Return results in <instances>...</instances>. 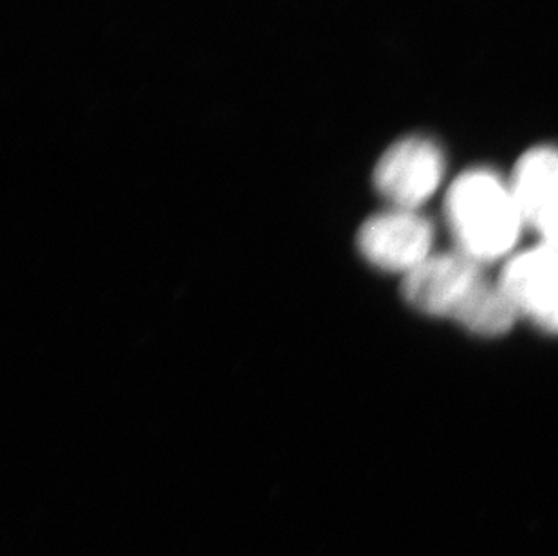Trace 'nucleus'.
Here are the masks:
<instances>
[{
	"label": "nucleus",
	"mask_w": 558,
	"mask_h": 556,
	"mask_svg": "<svg viewBox=\"0 0 558 556\" xmlns=\"http://www.w3.org/2000/svg\"><path fill=\"white\" fill-rule=\"evenodd\" d=\"M403 297L425 315L452 318L481 336L505 335L519 316L500 282L461 252L433 255L405 275Z\"/></svg>",
	"instance_id": "1"
},
{
	"label": "nucleus",
	"mask_w": 558,
	"mask_h": 556,
	"mask_svg": "<svg viewBox=\"0 0 558 556\" xmlns=\"http://www.w3.org/2000/svg\"><path fill=\"white\" fill-rule=\"evenodd\" d=\"M447 221L459 252L480 264L506 257L524 226L511 184L481 168L453 181L447 195Z\"/></svg>",
	"instance_id": "2"
},
{
	"label": "nucleus",
	"mask_w": 558,
	"mask_h": 556,
	"mask_svg": "<svg viewBox=\"0 0 558 556\" xmlns=\"http://www.w3.org/2000/svg\"><path fill=\"white\" fill-rule=\"evenodd\" d=\"M445 158L427 137L395 143L374 168V186L390 205L414 210L427 203L441 183Z\"/></svg>",
	"instance_id": "3"
},
{
	"label": "nucleus",
	"mask_w": 558,
	"mask_h": 556,
	"mask_svg": "<svg viewBox=\"0 0 558 556\" xmlns=\"http://www.w3.org/2000/svg\"><path fill=\"white\" fill-rule=\"evenodd\" d=\"M434 230L414 210L384 211L362 225L356 244L374 268L409 275L433 257Z\"/></svg>",
	"instance_id": "4"
},
{
	"label": "nucleus",
	"mask_w": 558,
	"mask_h": 556,
	"mask_svg": "<svg viewBox=\"0 0 558 556\" xmlns=\"http://www.w3.org/2000/svg\"><path fill=\"white\" fill-rule=\"evenodd\" d=\"M500 286L517 313L546 331L558 333V247H532L510 258Z\"/></svg>",
	"instance_id": "5"
},
{
	"label": "nucleus",
	"mask_w": 558,
	"mask_h": 556,
	"mask_svg": "<svg viewBox=\"0 0 558 556\" xmlns=\"http://www.w3.org/2000/svg\"><path fill=\"white\" fill-rule=\"evenodd\" d=\"M510 184L524 225L537 231L543 244L558 247V148L538 147L524 154Z\"/></svg>",
	"instance_id": "6"
}]
</instances>
